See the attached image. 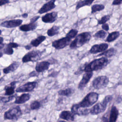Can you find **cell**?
Instances as JSON below:
<instances>
[{"label": "cell", "instance_id": "obj_1", "mask_svg": "<svg viewBox=\"0 0 122 122\" xmlns=\"http://www.w3.org/2000/svg\"><path fill=\"white\" fill-rule=\"evenodd\" d=\"M109 63L107 58L102 57L99 59H95L89 63L84 64L83 71L89 72L97 71L102 69Z\"/></svg>", "mask_w": 122, "mask_h": 122}, {"label": "cell", "instance_id": "obj_2", "mask_svg": "<svg viewBox=\"0 0 122 122\" xmlns=\"http://www.w3.org/2000/svg\"><path fill=\"white\" fill-rule=\"evenodd\" d=\"M92 37L90 32H83L78 34L70 44V48L71 49L79 48L87 43L89 42Z\"/></svg>", "mask_w": 122, "mask_h": 122}, {"label": "cell", "instance_id": "obj_3", "mask_svg": "<svg viewBox=\"0 0 122 122\" xmlns=\"http://www.w3.org/2000/svg\"><path fill=\"white\" fill-rule=\"evenodd\" d=\"M112 98L113 97L111 95H106L102 101L95 104L90 109V113L92 115H98L104 112Z\"/></svg>", "mask_w": 122, "mask_h": 122}, {"label": "cell", "instance_id": "obj_4", "mask_svg": "<svg viewBox=\"0 0 122 122\" xmlns=\"http://www.w3.org/2000/svg\"><path fill=\"white\" fill-rule=\"evenodd\" d=\"M99 95L95 92H90L86 94L83 99L77 104L80 108L87 109L91 107L98 101Z\"/></svg>", "mask_w": 122, "mask_h": 122}, {"label": "cell", "instance_id": "obj_5", "mask_svg": "<svg viewBox=\"0 0 122 122\" xmlns=\"http://www.w3.org/2000/svg\"><path fill=\"white\" fill-rule=\"evenodd\" d=\"M22 115L21 109L19 106L10 108L4 112V118L5 120H17Z\"/></svg>", "mask_w": 122, "mask_h": 122}, {"label": "cell", "instance_id": "obj_6", "mask_svg": "<svg viewBox=\"0 0 122 122\" xmlns=\"http://www.w3.org/2000/svg\"><path fill=\"white\" fill-rule=\"evenodd\" d=\"M42 53L43 51L40 50H32L29 51L22 58V62L26 63L30 61H37L41 59Z\"/></svg>", "mask_w": 122, "mask_h": 122}, {"label": "cell", "instance_id": "obj_7", "mask_svg": "<svg viewBox=\"0 0 122 122\" xmlns=\"http://www.w3.org/2000/svg\"><path fill=\"white\" fill-rule=\"evenodd\" d=\"M109 82V78L105 75L99 76L96 77L92 82V86L97 90L106 88Z\"/></svg>", "mask_w": 122, "mask_h": 122}, {"label": "cell", "instance_id": "obj_8", "mask_svg": "<svg viewBox=\"0 0 122 122\" xmlns=\"http://www.w3.org/2000/svg\"><path fill=\"white\" fill-rule=\"evenodd\" d=\"M119 116V111L117 107L114 105H112L108 117L106 116H102V122H116Z\"/></svg>", "mask_w": 122, "mask_h": 122}, {"label": "cell", "instance_id": "obj_9", "mask_svg": "<svg viewBox=\"0 0 122 122\" xmlns=\"http://www.w3.org/2000/svg\"><path fill=\"white\" fill-rule=\"evenodd\" d=\"M71 39L66 36L58 40H56L52 42V46L56 50H61L68 46L71 43Z\"/></svg>", "mask_w": 122, "mask_h": 122}, {"label": "cell", "instance_id": "obj_10", "mask_svg": "<svg viewBox=\"0 0 122 122\" xmlns=\"http://www.w3.org/2000/svg\"><path fill=\"white\" fill-rule=\"evenodd\" d=\"M38 86L37 81H29L16 89L17 92H27L33 91Z\"/></svg>", "mask_w": 122, "mask_h": 122}, {"label": "cell", "instance_id": "obj_11", "mask_svg": "<svg viewBox=\"0 0 122 122\" xmlns=\"http://www.w3.org/2000/svg\"><path fill=\"white\" fill-rule=\"evenodd\" d=\"M93 73L92 71L85 72L83 75V76L79 83L78 88L80 90H82L86 86L87 84L90 81L92 77Z\"/></svg>", "mask_w": 122, "mask_h": 122}, {"label": "cell", "instance_id": "obj_12", "mask_svg": "<svg viewBox=\"0 0 122 122\" xmlns=\"http://www.w3.org/2000/svg\"><path fill=\"white\" fill-rule=\"evenodd\" d=\"M22 20L21 19H13L8 20H5L0 23V26L6 28H13L20 26L22 23Z\"/></svg>", "mask_w": 122, "mask_h": 122}, {"label": "cell", "instance_id": "obj_13", "mask_svg": "<svg viewBox=\"0 0 122 122\" xmlns=\"http://www.w3.org/2000/svg\"><path fill=\"white\" fill-rule=\"evenodd\" d=\"M108 46V44L106 43H102L100 44H95L91 47L89 52L93 54L100 52L102 53L107 50Z\"/></svg>", "mask_w": 122, "mask_h": 122}, {"label": "cell", "instance_id": "obj_14", "mask_svg": "<svg viewBox=\"0 0 122 122\" xmlns=\"http://www.w3.org/2000/svg\"><path fill=\"white\" fill-rule=\"evenodd\" d=\"M56 0H50L45 3L38 10V13L40 14L47 12L56 7Z\"/></svg>", "mask_w": 122, "mask_h": 122}, {"label": "cell", "instance_id": "obj_15", "mask_svg": "<svg viewBox=\"0 0 122 122\" xmlns=\"http://www.w3.org/2000/svg\"><path fill=\"white\" fill-rule=\"evenodd\" d=\"M58 18V12L52 11L45 14L41 17L42 21L46 23H51L56 20Z\"/></svg>", "mask_w": 122, "mask_h": 122}, {"label": "cell", "instance_id": "obj_16", "mask_svg": "<svg viewBox=\"0 0 122 122\" xmlns=\"http://www.w3.org/2000/svg\"><path fill=\"white\" fill-rule=\"evenodd\" d=\"M51 63L48 61H43L38 62L35 66V71L39 72H42L49 69Z\"/></svg>", "mask_w": 122, "mask_h": 122}, {"label": "cell", "instance_id": "obj_17", "mask_svg": "<svg viewBox=\"0 0 122 122\" xmlns=\"http://www.w3.org/2000/svg\"><path fill=\"white\" fill-rule=\"evenodd\" d=\"M74 114L71 112L67 110L62 111L59 114V117L68 122H73L74 121Z\"/></svg>", "mask_w": 122, "mask_h": 122}, {"label": "cell", "instance_id": "obj_18", "mask_svg": "<svg viewBox=\"0 0 122 122\" xmlns=\"http://www.w3.org/2000/svg\"><path fill=\"white\" fill-rule=\"evenodd\" d=\"M17 82V81H13L10 82L8 85H6L4 88V90L5 91L4 95L6 96L13 95L15 92V89Z\"/></svg>", "mask_w": 122, "mask_h": 122}, {"label": "cell", "instance_id": "obj_19", "mask_svg": "<svg viewBox=\"0 0 122 122\" xmlns=\"http://www.w3.org/2000/svg\"><path fill=\"white\" fill-rule=\"evenodd\" d=\"M38 26L37 22H30L28 24L22 25L19 27L20 30L26 32L29 31H32L35 30Z\"/></svg>", "mask_w": 122, "mask_h": 122}, {"label": "cell", "instance_id": "obj_20", "mask_svg": "<svg viewBox=\"0 0 122 122\" xmlns=\"http://www.w3.org/2000/svg\"><path fill=\"white\" fill-rule=\"evenodd\" d=\"M30 98V95L28 93H24L20 96L16 98L14 103L18 104H21L28 102Z\"/></svg>", "mask_w": 122, "mask_h": 122}, {"label": "cell", "instance_id": "obj_21", "mask_svg": "<svg viewBox=\"0 0 122 122\" xmlns=\"http://www.w3.org/2000/svg\"><path fill=\"white\" fill-rule=\"evenodd\" d=\"M20 65V62L18 61H13L8 67L3 69L2 71L4 74H8L16 71Z\"/></svg>", "mask_w": 122, "mask_h": 122}, {"label": "cell", "instance_id": "obj_22", "mask_svg": "<svg viewBox=\"0 0 122 122\" xmlns=\"http://www.w3.org/2000/svg\"><path fill=\"white\" fill-rule=\"evenodd\" d=\"M46 37L44 35H40L36 38L33 39L30 41V45L34 47H37L39 46L42 42L46 40Z\"/></svg>", "mask_w": 122, "mask_h": 122}, {"label": "cell", "instance_id": "obj_23", "mask_svg": "<svg viewBox=\"0 0 122 122\" xmlns=\"http://www.w3.org/2000/svg\"><path fill=\"white\" fill-rule=\"evenodd\" d=\"M74 92V90L72 88H67L64 90H60L58 91V93L60 96L69 97Z\"/></svg>", "mask_w": 122, "mask_h": 122}, {"label": "cell", "instance_id": "obj_24", "mask_svg": "<svg viewBox=\"0 0 122 122\" xmlns=\"http://www.w3.org/2000/svg\"><path fill=\"white\" fill-rule=\"evenodd\" d=\"M94 1V0H80L76 5V10H78L80 8L84 6H90Z\"/></svg>", "mask_w": 122, "mask_h": 122}, {"label": "cell", "instance_id": "obj_25", "mask_svg": "<svg viewBox=\"0 0 122 122\" xmlns=\"http://www.w3.org/2000/svg\"><path fill=\"white\" fill-rule=\"evenodd\" d=\"M60 29V28L59 26L57 25H53L47 30V34L49 37H52L59 33Z\"/></svg>", "mask_w": 122, "mask_h": 122}, {"label": "cell", "instance_id": "obj_26", "mask_svg": "<svg viewBox=\"0 0 122 122\" xmlns=\"http://www.w3.org/2000/svg\"><path fill=\"white\" fill-rule=\"evenodd\" d=\"M115 50L113 48H111L108 50H107L104 52L99 54L98 56H103L106 58H110L115 54Z\"/></svg>", "mask_w": 122, "mask_h": 122}, {"label": "cell", "instance_id": "obj_27", "mask_svg": "<svg viewBox=\"0 0 122 122\" xmlns=\"http://www.w3.org/2000/svg\"><path fill=\"white\" fill-rule=\"evenodd\" d=\"M120 36V33L119 31H113L109 34L107 36L106 41L108 42H112L117 39Z\"/></svg>", "mask_w": 122, "mask_h": 122}, {"label": "cell", "instance_id": "obj_28", "mask_svg": "<svg viewBox=\"0 0 122 122\" xmlns=\"http://www.w3.org/2000/svg\"><path fill=\"white\" fill-rule=\"evenodd\" d=\"M13 49V48L9 44V43H8L7 44H5L3 49L0 51H2V53L4 54L11 55L13 54L14 52V51Z\"/></svg>", "mask_w": 122, "mask_h": 122}, {"label": "cell", "instance_id": "obj_29", "mask_svg": "<svg viewBox=\"0 0 122 122\" xmlns=\"http://www.w3.org/2000/svg\"><path fill=\"white\" fill-rule=\"evenodd\" d=\"M105 6L103 4H96L93 5L91 7V13L93 14L98 11H102L104 10Z\"/></svg>", "mask_w": 122, "mask_h": 122}, {"label": "cell", "instance_id": "obj_30", "mask_svg": "<svg viewBox=\"0 0 122 122\" xmlns=\"http://www.w3.org/2000/svg\"><path fill=\"white\" fill-rule=\"evenodd\" d=\"M41 102L37 100L32 101L30 104V108L31 110H37L41 108Z\"/></svg>", "mask_w": 122, "mask_h": 122}, {"label": "cell", "instance_id": "obj_31", "mask_svg": "<svg viewBox=\"0 0 122 122\" xmlns=\"http://www.w3.org/2000/svg\"><path fill=\"white\" fill-rule=\"evenodd\" d=\"M78 30L75 29H71L69 30V31L66 34V36L68 37L71 40L73 38H75L78 34Z\"/></svg>", "mask_w": 122, "mask_h": 122}, {"label": "cell", "instance_id": "obj_32", "mask_svg": "<svg viewBox=\"0 0 122 122\" xmlns=\"http://www.w3.org/2000/svg\"><path fill=\"white\" fill-rule=\"evenodd\" d=\"M107 35V32L104 30H100L96 32L94 35L93 37L96 38L104 39Z\"/></svg>", "mask_w": 122, "mask_h": 122}, {"label": "cell", "instance_id": "obj_33", "mask_svg": "<svg viewBox=\"0 0 122 122\" xmlns=\"http://www.w3.org/2000/svg\"><path fill=\"white\" fill-rule=\"evenodd\" d=\"M15 96L14 95L7 96H1L0 97V102L3 103H7L14 99Z\"/></svg>", "mask_w": 122, "mask_h": 122}, {"label": "cell", "instance_id": "obj_34", "mask_svg": "<svg viewBox=\"0 0 122 122\" xmlns=\"http://www.w3.org/2000/svg\"><path fill=\"white\" fill-rule=\"evenodd\" d=\"M110 16L109 15H106L102 16L100 20H98L97 24H103L110 19Z\"/></svg>", "mask_w": 122, "mask_h": 122}, {"label": "cell", "instance_id": "obj_35", "mask_svg": "<svg viewBox=\"0 0 122 122\" xmlns=\"http://www.w3.org/2000/svg\"><path fill=\"white\" fill-rule=\"evenodd\" d=\"M40 18V16H35L34 17H33L32 18H31L30 20V22H36V21Z\"/></svg>", "mask_w": 122, "mask_h": 122}, {"label": "cell", "instance_id": "obj_36", "mask_svg": "<svg viewBox=\"0 0 122 122\" xmlns=\"http://www.w3.org/2000/svg\"><path fill=\"white\" fill-rule=\"evenodd\" d=\"M102 28L103 30L105 31H108L109 30V26L107 23H104L102 25Z\"/></svg>", "mask_w": 122, "mask_h": 122}, {"label": "cell", "instance_id": "obj_37", "mask_svg": "<svg viewBox=\"0 0 122 122\" xmlns=\"http://www.w3.org/2000/svg\"><path fill=\"white\" fill-rule=\"evenodd\" d=\"M38 74H39V72H37L36 71H33L30 72L29 73V75L30 77H36V76H38Z\"/></svg>", "mask_w": 122, "mask_h": 122}, {"label": "cell", "instance_id": "obj_38", "mask_svg": "<svg viewBox=\"0 0 122 122\" xmlns=\"http://www.w3.org/2000/svg\"><path fill=\"white\" fill-rule=\"evenodd\" d=\"M10 2V1L9 0H0V6H2L3 5H5Z\"/></svg>", "mask_w": 122, "mask_h": 122}, {"label": "cell", "instance_id": "obj_39", "mask_svg": "<svg viewBox=\"0 0 122 122\" xmlns=\"http://www.w3.org/2000/svg\"><path fill=\"white\" fill-rule=\"evenodd\" d=\"M122 3V0H114L112 3L113 5H118Z\"/></svg>", "mask_w": 122, "mask_h": 122}, {"label": "cell", "instance_id": "obj_40", "mask_svg": "<svg viewBox=\"0 0 122 122\" xmlns=\"http://www.w3.org/2000/svg\"><path fill=\"white\" fill-rule=\"evenodd\" d=\"M58 72H57V71H53V72H51L50 75H48V76H49V77H55L56 76H57V74H58Z\"/></svg>", "mask_w": 122, "mask_h": 122}, {"label": "cell", "instance_id": "obj_41", "mask_svg": "<svg viewBox=\"0 0 122 122\" xmlns=\"http://www.w3.org/2000/svg\"><path fill=\"white\" fill-rule=\"evenodd\" d=\"M31 45H27L25 46V48L27 50H30L31 48Z\"/></svg>", "mask_w": 122, "mask_h": 122}, {"label": "cell", "instance_id": "obj_42", "mask_svg": "<svg viewBox=\"0 0 122 122\" xmlns=\"http://www.w3.org/2000/svg\"><path fill=\"white\" fill-rule=\"evenodd\" d=\"M21 16L23 18H25V19L27 18L28 17V14L27 13H23V14H22L21 15Z\"/></svg>", "mask_w": 122, "mask_h": 122}, {"label": "cell", "instance_id": "obj_43", "mask_svg": "<svg viewBox=\"0 0 122 122\" xmlns=\"http://www.w3.org/2000/svg\"><path fill=\"white\" fill-rule=\"evenodd\" d=\"M0 44L3 43V37H0Z\"/></svg>", "mask_w": 122, "mask_h": 122}, {"label": "cell", "instance_id": "obj_44", "mask_svg": "<svg viewBox=\"0 0 122 122\" xmlns=\"http://www.w3.org/2000/svg\"><path fill=\"white\" fill-rule=\"evenodd\" d=\"M58 122H66L65 120H61V121H59Z\"/></svg>", "mask_w": 122, "mask_h": 122}, {"label": "cell", "instance_id": "obj_45", "mask_svg": "<svg viewBox=\"0 0 122 122\" xmlns=\"http://www.w3.org/2000/svg\"><path fill=\"white\" fill-rule=\"evenodd\" d=\"M27 122H33L32 121H30V120H29V121H28Z\"/></svg>", "mask_w": 122, "mask_h": 122}, {"label": "cell", "instance_id": "obj_46", "mask_svg": "<svg viewBox=\"0 0 122 122\" xmlns=\"http://www.w3.org/2000/svg\"><path fill=\"white\" fill-rule=\"evenodd\" d=\"M89 122V121H87V122Z\"/></svg>", "mask_w": 122, "mask_h": 122}]
</instances>
